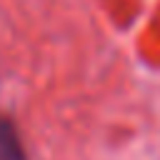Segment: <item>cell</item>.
Listing matches in <instances>:
<instances>
[{"label":"cell","mask_w":160,"mask_h":160,"mask_svg":"<svg viewBox=\"0 0 160 160\" xmlns=\"http://www.w3.org/2000/svg\"><path fill=\"white\" fill-rule=\"evenodd\" d=\"M0 160H25L18 132L8 120H0Z\"/></svg>","instance_id":"1"}]
</instances>
